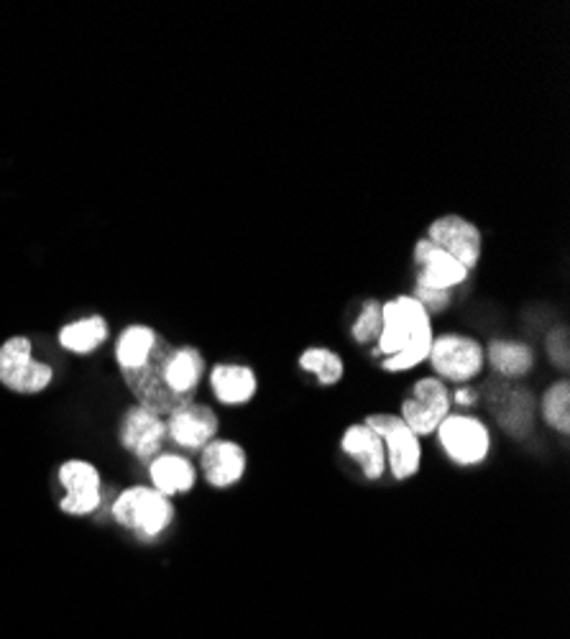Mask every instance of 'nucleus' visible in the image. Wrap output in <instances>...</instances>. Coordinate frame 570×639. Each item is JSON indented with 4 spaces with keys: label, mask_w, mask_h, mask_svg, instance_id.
I'll return each instance as SVG.
<instances>
[{
    "label": "nucleus",
    "mask_w": 570,
    "mask_h": 639,
    "mask_svg": "<svg viewBox=\"0 0 570 639\" xmlns=\"http://www.w3.org/2000/svg\"><path fill=\"white\" fill-rule=\"evenodd\" d=\"M435 330L433 318L412 295H396L382 302V333L371 355L386 373H407L427 363Z\"/></svg>",
    "instance_id": "obj_1"
},
{
    "label": "nucleus",
    "mask_w": 570,
    "mask_h": 639,
    "mask_svg": "<svg viewBox=\"0 0 570 639\" xmlns=\"http://www.w3.org/2000/svg\"><path fill=\"white\" fill-rule=\"evenodd\" d=\"M433 437L437 440V445H441L445 458L458 468L481 466V463L489 461L494 447L489 422L474 412L453 410L448 418L437 425Z\"/></svg>",
    "instance_id": "obj_2"
},
{
    "label": "nucleus",
    "mask_w": 570,
    "mask_h": 639,
    "mask_svg": "<svg viewBox=\"0 0 570 639\" xmlns=\"http://www.w3.org/2000/svg\"><path fill=\"white\" fill-rule=\"evenodd\" d=\"M113 519L138 539H156L175 522V502L146 484L128 486L113 502Z\"/></svg>",
    "instance_id": "obj_3"
},
{
    "label": "nucleus",
    "mask_w": 570,
    "mask_h": 639,
    "mask_svg": "<svg viewBox=\"0 0 570 639\" xmlns=\"http://www.w3.org/2000/svg\"><path fill=\"white\" fill-rule=\"evenodd\" d=\"M427 363L433 377L445 381L448 387L474 384L486 369V353L481 340L474 336L445 330V333H435Z\"/></svg>",
    "instance_id": "obj_4"
},
{
    "label": "nucleus",
    "mask_w": 570,
    "mask_h": 639,
    "mask_svg": "<svg viewBox=\"0 0 570 639\" xmlns=\"http://www.w3.org/2000/svg\"><path fill=\"white\" fill-rule=\"evenodd\" d=\"M363 422H366L371 430H376V435L382 437L386 451V471L392 473L394 481H410L423 471V437L412 433L410 425L400 414L371 412L363 418Z\"/></svg>",
    "instance_id": "obj_5"
},
{
    "label": "nucleus",
    "mask_w": 570,
    "mask_h": 639,
    "mask_svg": "<svg viewBox=\"0 0 570 639\" xmlns=\"http://www.w3.org/2000/svg\"><path fill=\"white\" fill-rule=\"evenodd\" d=\"M54 381V369L34 359V348L27 336H13L0 346V384L21 396L46 392Z\"/></svg>",
    "instance_id": "obj_6"
},
{
    "label": "nucleus",
    "mask_w": 570,
    "mask_h": 639,
    "mask_svg": "<svg viewBox=\"0 0 570 639\" xmlns=\"http://www.w3.org/2000/svg\"><path fill=\"white\" fill-rule=\"evenodd\" d=\"M453 412L450 387L437 377H419L412 384L410 394L400 404V418L407 422L412 433L419 437H433L441 422Z\"/></svg>",
    "instance_id": "obj_7"
},
{
    "label": "nucleus",
    "mask_w": 570,
    "mask_h": 639,
    "mask_svg": "<svg viewBox=\"0 0 570 639\" xmlns=\"http://www.w3.org/2000/svg\"><path fill=\"white\" fill-rule=\"evenodd\" d=\"M56 481L64 488L60 509L68 517H93L103 504V476L95 463L70 458L56 468Z\"/></svg>",
    "instance_id": "obj_8"
},
{
    "label": "nucleus",
    "mask_w": 570,
    "mask_h": 639,
    "mask_svg": "<svg viewBox=\"0 0 570 639\" xmlns=\"http://www.w3.org/2000/svg\"><path fill=\"white\" fill-rule=\"evenodd\" d=\"M425 238L437 248H443L445 254H450L456 261L464 264L470 274H474L478 261H481L484 251L481 228H478L474 220L464 218V215L458 213L441 215V218L429 223Z\"/></svg>",
    "instance_id": "obj_9"
},
{
    "label": "nucleus",
    "mask_w": 570,
    "mask_h": 639,
    "mask_svg": "<svg viewBox=\"0 0 570 639\" xmlns=\"http://www.w3.org/2000/svg\"><path fill=\"white\" fill-rule=\"evenodd\" d=\"M197 468L205 484L215 492H228L241 484L249 473V451L230 437H215L200 451Z\"/></svg>",
    "instance_id": "obj_10"
},
{
    "label": "nucleus",
    "mask_w": 570,
    "mask_h": 639,
    "mask_svg": "<svg viewBox=\"0 0 570 639\" xmlns=\"http://www.w3.org/2000/svg\"><path fill=\"white\" fill-rule=\"evenodd\" d=\"M208 373V361L200 348L195 346H172L167 359H164L162 379L167 392L175 396L179 406L197 402L200 387Z\"/></svg>",
    "instance_id": "obj_11"
},
{
    "label": "nucleus",
    "mask_w": 570,
    "mask_h": 639,
    "mask_svg": "<svg viewBox=\"0 0 570 639\" xmlns=\"http://www.w3.org/2000/svg\"><path fill=\"white\" fill-rule=\"evenodd\" d=\"M167 420V440L187 453H200L220 435V418L210 404L193 402L179 406Z\"/></svg>",
    "instance_id": "obj_12"
},
{
    "label": "nucleus",
    "mask_w": 570,
    "mask_h": 639,
    "mask_svg": "<svg viewBox=\"0 0 570 639\" xmlns=\"http://www.w3.org/2000/svg\"><path fill=\"white\" fill-rule=\"evenodd\" d=\"M118 437L123 451H128L138 461H152L167 443V420L142 404H134L123 414Z\"/></svg>",
    "instance_id": "obj_13"
},
{
    "label": "nucleus",
    "mask_w": 570,
    "mask_h": 639,
    "mask_svg": "<svg viewBox=\"0 0 570 639\" xmlns=\"http://www.w3.org/2000/svg\"><path fill=\"white\" fill-rule=\"evenodd\" d=\"M415 287L435 289V292H453L460 285H466L470 271L464 264L445 254L443 248L429 244L427 238H419L415 244Z\"/></svg>",
    "instance_id": "obj_14"
},
{
    "label": "nucleus",
    "mask_w": 570,
    "mask_h": 639,
    "mask_svg": "<svg viewBox=\"0 0 570 639\" xmlns=\"http://www.w3.org/2000/svg\"><path fill=\"white\" fill-rule=\"evenodd\" d=\"M341 451L345 458H351L361 468L366 481H382L386 473V451L376 430H371L366 422H353L343 430Z\"/></svg>",
    "instance_id": "obj_15"
},
{
    "label": "nucleus",
    "mask_w": 570,
    "mask_h": 639,
    "mask_svg": "<svg viewBox=\"0 0 570 639\" xmlns=\"http://www.w3.org/2000/svg\"><path fill=\"white\" fill-rule=\"evenodd\" d=\"M205 377L215 402L222 406H246L259 392V377L246 363H215Z\"/></svg>",
    "instance_id": "obj_16"
},
{
    "label": "nucleus",
    "mask_w": 570,
    "mask_h": 639,
    "mask_svg": "<svg viewBox=\"0 0 570 639\" xmlns=\"http://www.w3.org/2000/svg\"><path fill=\"white\" fill-rule=\"evenodd\" d=\"M197 466L187 458L185 453H159L148 461V486L156 492L175 499V496L189 494L197 486Z\"/></svg>",
    "instance_id": "obj_17"
},
{
    "label": "nucleus",
    "mask_w": 570,
    "mask_h": 639,
    "mask_svg": "<svg viewBox=\"0 0 570 639\" xmlns=\"http://www.w3.org/2000/svg\"><path fill=\"white\" fill-rule=\"evenodd\" d=\"M484 353H486V367H491L497 377L507 381L525 379L527 373H532L535 369L532 346L522 343V340L491 338L489 346H484Z\"/></svg>",
    "instance_id": "obj_18"
},
{
    "label": "nucleus",
    "mask_w": 570,
    "mask_h": 639,
    "mask_svg": "<svg viewBox=\"0 0 570 639\" xmlns=\"http://www.w3.org/2000/svg\"><path fill=\"white\" fill-rule=\"evenodd\" d=\"M107 336H111V328H107L103 315H87V318L68 322L60 330V346L74 355H87L95 353Z\"/></svg>",
    "instance_id": "obj_19"
},
{
    "label": "nucleus",
    "mask_w": 570,
    "mask_h": 639,
    "mask_svg": "<svg viewBox=\"0 0 570 639\" xmlns=\"http://www.w3.org/2000/svg\"><path fill=\"white\" fill-rule=\"evenodd\" d=\"M156 338H159V330H154L152 326H138L136 322V326L123 328V333L115 340V353H113L121 373L144 367L148 353L154 351Z\"/></svg>",
    "instance_id": "obj_20"
},
{
    "label": "nucleus",
    "mask_w": 570,
    "mask_h": 639,
    "mask_svg": "<svg viewBox=\"0 0 570 639\" xmlns=\"http://www.w3.org/2000/svg\"><path fill=\"white\" fill-rule=\"evenodd\" d=\"M497 422L509 435L522 437L535 422V396L527 389H509L497 406Z\"/></svg>",
    "instance_id": "obj_21"
},
{
    "label": "nucleus",
    "mask_w": 570,
    "mask_h": 639,
    "mask_svg": "<svg viewBox=\"0 0 570 639\" xmlns=\"http://www.w3.org/2000/svg\"><path fill=\"white\" fill-rule=\"evenodd\" d=\"M300 369L304 373H310V377H315V381L320 387H335L341 384L343 377H345V361L343 355L333 351V348H325V346H310L304 348L300 353Z\"/></svg>",
    "instance_id": "obj_22"
},
{
    "label": "nucleus",
    "mask_w": 570,
    "mask_h": 639,
    "mask_svg": "<svg viewBox=\"0 0 570 639\" xmlns=\"http://www.w3.org/2000/svg\"><path fill=\"white\" fill-rule=\"evenodd\" d=\"M540 418L552 433L570 435V381L558 379L540 396Z\"/></svg>",
    "instance_id": "obj_23"
},
{
    "label": "nucleus",
    "mask_w": 570,
    "mask_h": 639,
    "mask_svg": "<svg viewBox=\"0 0 570 639\" xmlns=\"http://www.w3.org/2000/svg\"><path fill=\"white\" fill-rule=\"evenodd\" d=\"M379 333H382V302L366 300L361 305V312L356 315V320H353L351 338L356 340L359 346L374 348Z\"/></svg>",
    "instance_id": "obj_24"
},
{
    "label": "nucleus",
    "mask_w": 570,
    "mask_h": 639,
    "mask_svg": "<svg viewBox=\"0 0 570 639\" xmlns=\"http://www.w3.org/2000/svg\"><path fill=\"white\" fill-rule=\"evenodd\" d=\"M545 351H548V359H550L552 367H558L560 371L568 369V363H570V336H568L566 326L550 330L548 340H545Z\"/></svg>",
    "instance_id": "obj_25"
},
{
    "label": "nucleus",
    "mask_w": 570,
    "mask_h": 639,
    "mask_svg": "<svg viewBox=\"0 0 570 639\" xmlns=\"http://www.w3.org/2000/svg\"><path fill=\"white\" fill-rule=\"evenodd\" d=\"M412 297H415V300L425 307L429 318H433V315L445 312L453 302V292H435V289H423V287L412 289Z\"/></svg>",
    "instance_id": "obj_26"
},
{
    "label": "nucleus",
    "mask_w": 570,
    "mask_h": 639,
    "mask_svg": "<svg viewBox=\"0 0 570 639\" xmlns=\"http://www.w3.org/2000/svg\"><path fill=\"white\" fill-rule=\"evenodd\" d=\"M450 402H453V410L470 412L478 402H481V394H478L470 384H460L456 389H450Z\"/></svg>",
    "instance_id": "obj_27"
}]
</instances>
